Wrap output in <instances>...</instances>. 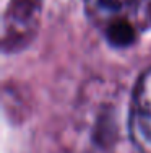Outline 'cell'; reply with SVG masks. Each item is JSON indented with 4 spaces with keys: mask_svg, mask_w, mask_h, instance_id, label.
<instances>
[{
    "mask_svg": "<svg viewBox=\"0 0 151 153\" xmlns=\"http://www.w3.org/2000/svg\"><path fill=\"white\" fill-rule=\"evenodd\" d=\"M42 0H12L5 15L3 46L18 47L31 39L38 26Z\"/></svg>",
    "mask_w": 151,
    "mask_h": 153,
    "instance_id": "cell-1",
    "label": "cell"
},
{
    "mask_svg": "<svg viewBox=\"0 0 151 153\" xmlns=\"http://www.w3.org/2000/svg\"><path fill=\"white\" fill-rule=\"evenodd\" d=\"M88 15L96 25L107 30L119 21L128 20L136 0H85Z\"/></svg>",
    "mask_w": 151,
    "mask_h": 153,
    "instance_id": "cell-2",
    "label": "cell"
},
{
    "mask_svg": "<svg viewBox=\"0 0 151 153\" xmlns=\"http://www.w3.org/2000/svg\"><path fill=\"white\" fill-rule=\"evenodd\" d=\"M128 127L133 143L143 153H151V116L133 109Z\"/></svg>",
    "mask_w": 151,
    "mask_h": 153,
    "instance_id": "cell-3",
    "label": "cell"
},
{
    "mask_svg": "<svg viewBox=\"0 0 151 153\" xmlns=\"http://www.w3.org/2000/svg\"><path fill=\"white\" fill-rule=\"evenodd\" d=\"M133 103H135L133 109L151 116V68L140 76L135 88Z\"/></svg>",
    "mask_w": 151,
    "mask_h": 153,
    "instance_id": "cell-4",
    "label": "cell"
},
{
    "mask_svg": "<svg viewBox=\"0 0 151 153\" xmlns=\"http://www.w3.org/2000/svg\"><path fill=\"white\" fill-rule=\"evenodd\" d=\"M106 33V38L110 44L117 46V47H124L128 46L130 42H133L135 39V30L132 26L130 20H124L119 21V23L109 26L107 30H104Z\"/></svg>",
    "mask_w": 151,
    "mask_h": 153,
    "instance_id": "cell-5",
    "label": "cell"
}]
</instances>
